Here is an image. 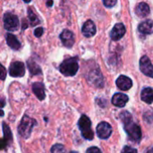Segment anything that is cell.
<instances>
[{"label":"cell","mask_w":153,"mask_h":153,"mask_svg":"<svg viewBox=\"0 0 153 153\" xmlns=\"http://www.w3.org/2000/svg\"><path fill=\"white\" fill-rule=\"evenodd\" d=\"M79 69L78 58L76 56L69 57L64 60L59 65L60 73L65 76H74Z\"/></svg>","instance_id":"1"},{"label":"cell","mask_w":153,"mask_h":153,"mask_svg":"<svg viewBox=\"0 0 153 153\" xmlns=\"http://www.w3.org/2000/svg\"><path fill=\"white\" fill-rule=\"evenodd\" d=\"M37 122L35 119L30 117L27 115H24L20 122V125L18 126V133L19 134L23 137L24 139H27L30 136L31 131L33 127L36 126Z\"/></svg>","instance_id":"2"},{"label":"cell","mask_w":153,"mask_h":153,"mask_svg":"<svg viewBox=\"0 0 153 153\" xmlns=\"http://www.w3.org/2000/svg\"><path fill=\"white\" fill-rule=\"evenodd\" d=\"M124 124H125V130L127 133L130 140L135 143H139L142 138V131L139 126L136 125L132 119L125 122Z\"/></svg>","instance_id":"3"},{"label":"cell","mask_w":153,"mask_h":153,"mask_svg":"<svg viewBox=\"0 0 153 153\" xmlns=\"http://www.w3.org/2000/svg\"><path fill=\"white\" fill-rule=\"evenodd\" d=\"M78 126L81 130L82 135L83 136L84 139H86V140L93 139L94 134L91 130V122L87 116L82 115L81 117V118L79 119V122H78Z\"/></svg>","instance_id":"4"},{"label":"cell","mask_w":153,"mask_h":153,"mask_svg":"<svg viewBox=\"0 0 153 153\" xmlns=\"http://www.w3.org/2000/svg\"><path fill=\"white\" fill-rule=\"evenodd\" d=\"M20 25L19 19L16 15L11 13H5L4 15V27L8 31H13L18 30Z\"/></svg>","instance_id":"5"},{"label":"cell","mask_w":153,"mask_h":153,"mask_svg":"<svg viewBox=\"0 0 153 153\" xmlns=\"http://www.w3.org/2000/svg\"><path fill=\"white\" fill-rule=\"evenodd\" d=\"M9 74L12 77H22L25 74V65L22 62H13L9 66Z\"/></svg>","instance_id":"6"},{"label":"cell","mask_w":153,"mask_h":153,"mask_svg":"<svg viewBox=\"0 0 153 153\" xmlns=\"http://www.w3.org/2000/svg\"><path fill=\"white\" fill-rule=\"evenodd\" d=\"M88 82L91 85L100 88L103 86V77L99 69H94L88 74Z\"/></svg>","instance_id":"7"},{"label":"cell","mask_w":153,"mask_h":153,"mask_svg":"<svg viewBox=\"0 0 153 153\" xmlns=\"http://www.w3.org/2000/svg\"><path fill=\"white\" fill-rule=\"evenodd\" d=\"M140 69L147 76L153 78V65L147 56H143L140 60Z\"/></svg>","instance_id":"8"},{"label":"cell","mask_w":153,"mask_h":153,"mask_svg":"<svg viewBox=\"0 0 153 153\" xmlns=\"http://www.w3.org/2000/svg\"><path fill=\"white\" fill-rule=\"evenodd\" d=\"M112 134V127L107 122H101L97 126V134L100 139H108Z\"/></svg>","instance_id":"9"},{"label":"cell","mask_w":153,"mask_h":153,"mask_svg":"<svg viewBox=\"0 0 153 153\" xmlns=\"http://www.w3.org/2000/svg\"><path fill=\"white\" fill-rule=\"evenodd\" d=\"M60 39L65 47L70 48L74 44V35L71 30H64L60 34Z\"/></svg>","instance_id":"10"},{"label":"cell","mask_w":153,"mask_h":153,"mask_svg":"<svg viewBox=\"0 0 153 153\" xmlns=\"http://www.w3.org/2000/svg\"><path fill=\"white\" fill-rule=\"evenodd\" d=\"M126 29L123 23H121V22L117 23L113 27V29L110 32V37L113 40H118L123 38V36L126 34Z\"/></svg>","instance_id":"11"},{"label":"cell","mask_w":153,"mask_h":153,"mask_svg":"<svg viewBox=\"0 0 153 153\" xmlns=\"http://www.w3.org/2000/svg\"><path fill=\"white\" fill-rule=\"evenodd\" d=\"M82 32L87 38H90V37L94 36L96 34V26H95V23L91 20H88L82 25Z\"/></svg>","instance_id":"12"},{"label":"cell","mask_w":153,"mask_h":153,"mask_svg":"<svg viewBox=\"0 0 153 153\" xmlns=\"http://www.w3.org/2000/svg\"><path fill=\"white\" fill-rule=\"evenodd\" d=\"M116 83H117V86L120 90H122V91H128V90L131 89L132 86H133V82H132V80H131L129 77L126 76V75H120V76L117 78Z\"/></svg>","instance_id":"13"},{"label":"cell","mask_w":153,"mask_h":153,"mask_svg":"<svg viewBox=\"0 0 153 153\" xmlns=\"http://www.w3.org/2000/svg\"><path fill=\"white\" fill-rule=\"evenodd\" d=\"M128 96L124 93H116L112 97V104L118 108H123L128 102Z\"/></svg>","instance_id":"14"},{"label":"cell","mask_w":153,"mask_h":153,"mask_svg":"<svg viewBox=\"0 0 153 153\" xmlns=\"http://www.w3.org/2000/svg\"><path fill=\"white\" fill-rule=\"evenodd\" d=\"M32 91L39 100H45V98H46L45 86L42 82H34L32 84Z\"/></svg>","instance_id":"15"},{"label":"cell","mask_w":153,"mask_h":153,"mask_svg":"<svg viewBox=\"0 0 153 153\" xmlns=\"http://www.w3.org/2000/svg\"><path fill=\"white\" fill-rule=\"evenodd\" d=\"M5 40H6L7 45L11 48H13L14 50H18L21 48V43L14 35H13L11 33H7L5 35Z\"/></svg>","instance_id":"16"},{"label":"cell","mask_w":153,"mask_h":153,"mask_svg":"<svg viewBox=\"0 0 153 153\" xmlns=\"http://www.w3.org/2000/svg\"><path fill=\"white\" fill-rule=\"evenodd\" d=\"M138 30L143 34H152L153 33V21L147 20L140 23Z\"/></svg>","instance_id":"17"},{"label":"cell","mask_w":153,"mask_h":153,"mask_svg":"<svg viewBox=\"0 0 153 153\" xmlns=\"http://www.w3.org/2000/svg\"><path fill=\"white\" fill-rule=\"evenodd\" d=\"M150 6L144 2L138 4L135 7V13L139 17H146L150 13Z\"/></svg>","instance_id":"18"},{"label":"cell","mask_w":153,"mask_h":153,"mask_svg":"<svg viewBox=\"0 0 153 153\" xmlns=\"http://www.w3.org/2000/svg\"><path fill=\"white\" fill-rule=\"evenodd\" d=\"M142 100L147 104H152L153 102V90L152 88H145L143 90L141 94Z\"/></svg>","instance_id":"19"},{"label":"cell","mask_w":153,"mask_h":153,"mask_svg":"<svg viewBox=\"0 0 153 153\" xmlns=\"http://www.w3.org/2000/svg\"><path fill=\"white\" fill-rule=\"evenodd\" d=\"M27 65H28V68H29V70H30V74L32 75H38V74H42L40 66L36 62H34L33 60L29 59L27 61Z\"/></svg>","instance_id":"20"},{"label":"cell","mask_w":153,"mask_h":153,"mask_svg":"<svg viewBox=\"0 0 153 153\" xmlns=\"http://www.w3.org/2000/svg\"><path fill=\"white\" fill-rule=\"evenodd\" d=\"M28 18H29V21H30V25L34 27L38 24L40 23V21L38 17V15L33 12V10L29 7L28 8Z\"/></svg>","instance_id":"21"},{"label":"cell","mask_w":153,"mask_h":153,"mask_svg":"<svg viewBox=\"0 0 153 153\" xmlns=\"http://www.w3.org/2000/svg\"><path fill=\"white\" fill-rule=\"evenodd\" d=\"M2 126H3V133H4V139H5L8 142V143H9L13 140V134H12V132L10 130V127L4 122L2 124Z\"/></svg>","instance_id":"22"},{"label":"cell","mask_w":153,"mask_h":153,"mask_svg":"<svg viewBox=\"0 0 153 153\" xmlns=\"http://www.w3.org/2000/svg\"><path fill=\"white\" fill-rule=\"evenodd\" d=\"M51 153H65V148L63 144L56 143L51 147Z\"/></svg>","instance_id":"23"},{"label":"cell","mask_w":153,"mask_h":153,"mask_svg":"<svg viewBox=\"0 0 153 153\" xmlns=\"http://www.w3.org/2000/svg\"><path fill=\"white\" fill-rule=\"evenodd\" d=\"M6 74H7V72H6V69L4 68V65H2L0 64V80L4 81L6 77Z\"/></svg>","instance_id":"24"},{"label":"cell","mask_w":153,"mask_h":153,"mask_svg":"<svg viewBox=\"0 0 153 153\" xmlns=\"http://www.w3.org/2000/svg\"><path fill=\"white\" fill-rule=\"evenodd\" d=\"M121 153H138L137 151L132 147H129V146H125L122 150V152Z\"/></svg>","instance_id":"25"},{"label":"cell","mask_w":153,"mask_h":153,"mask_svg":"<svg viewBox=\"0 0 153 153\" xmlns=\"http://www.w3.org/2000/svg\"><path fill=\"white\" fill-rule=\"evenodd\" d=\"M43 32H44V29H43L42 27H39V28L35 29V30H34V35H35V37L39 38V37L42 36Z\"/></svg>","instance_id":"26"},{"label":"cell","mask_w":153,"mask_h":153,"mask_svg":"<svg viewBox=\"0 0 153 153\" xmlns=\"http://www.w3.org/2000/svg\"><path fill=\"white\" fill-rule=\"evenodd\" d=\"M103 4L107 7H112V6H114L117 4V1L116 0H104Z\"/></svg>","instance_id":"27"},{"label":"cell","mask_w":153,"mask_h":153,"mask_svg":"<svg viewBox=\"0 0 153 153\" xmlns=\"http://www.w3.org/2000/svg\"><path fill=\"white\" fill-rule=\"evenodd\" d=\"M8 142L4 139V138H1L0 139V150H4V148H6V146L8 145Z\"/></svg>","instance_id":"28"},{"label":"cell","mask_w":153,"mask_h":153,"mask_svg":"<svg viewBox=\"0 0 153 153\" xmlns=\"http://www.w3.org/2000/svg\"><path fill=\"white\" fill-rule=\"evenodd\" d=\"M86 153H102L101 151L97 147H91L87 150Z\"/></svg>","instance_id":"29"},{"label":"cell","mask_w":153,"mask_h":153,"mask_svg":"<svg viewBox=\"0 0 153 153\" xmlns=\"http://www.w3.org/2000/svg\"><path fill=\"white\" fill-rule=\"evenodd\" d=\"M4 105H5V101H4V100H0V108H4Z\"/></svg>","instance_id":"30"},{"label":"cell","mask_w":153,"mask_h":153,"mask_svg":"<svg viewBox=\"0 0 153 153\" xmlns=\"http://www.w3.org/2000/svg\"><path fill=\"white\" fill-rule=\"evenodd\" d=\"M52 4H53V2H52V1H50V2H48V3H47V5H48V6H51Z\"/></svg>","instance_id":"31"},{"label":"cell","mask_w":153,"mask_h":153,"mask_svg":"<svg viewBox=\"0 0 153 153\" xmlns=\"http://www.w3.org/2000/svg\"><path fill=\"white\" fill-rule=\"evenodd\" d=\"M147 153H153V147L152 148V149H150V150L147 152Z\"/></svg>","instance_id":"32"},{"label":"cell","mask_w":153,"mask_h":153,"mask_svg":"<svg viewBox=\"0 0 153 153\" xmlns=\"http://www.w3.org/2000/svg\"><path fill=\"white\" fill-rule=\"evenodd\" d=\"M3 116H4V111L0 110V117H3Z\"/></svg>","instance_id":"33"}]
</instances>
